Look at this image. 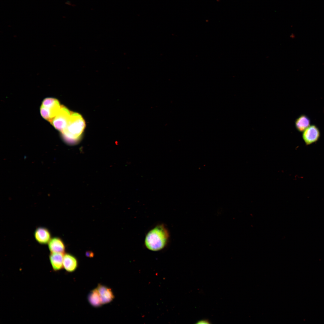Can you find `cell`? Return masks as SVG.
Masks as SVG:
<instances>
[{
  "mask_svg": "<svg viewBox=\"0 0 324 324\" xmlns=\"http://www.w3.org/2000/svg\"><path fill=\"white\" fill-rule=\"evenodd\" d=\"M64 254L50 253L49 256L50 261L53 270L57 272L63 268V259Z\"/></svg>",
  "mask_w": 324,
  "mask_h": 324,
  "instance_id": "9c48e42d",
  "label": "cell"
},
{
  "mask_svg": "<svg viewBox=\"0 0 324 324\" xmlns=\"http://www.w3.org/2000/svg\"><path fill=\"white\" fill-rule=\"evenodd\" d=\"M88 299L90 304L94 307H99L102 305L97 288L91 291L88 296Z\"/></svg>",
  "mask_w": 324,
  "mask_h": 324,
  "instance_id": "7c38bea8",
  "label": "cell"
},
{
  "mask_svg": "<svg viewBox=\"0 0 324 324\" xmlns=\"http://www.w3.org/2000/svg\"><path fill=\"white\" fill-rule=\"evenodd\" d=\"M78 266L76 258L73 255L68 253L64 254L63 259V268L67 272L74 271Z\"/></svg>",
  "mask_w": 324,
  "mask_h": 324,
  "instance_id": "30bf717a",
  "label": "cell"
},
{
  "mask_svg": "<svg viewBox=\"0 0 324 324\" xmlns=\"http://www.w3.org/2000/svg\"><path fill=\"white\" fill-rule=\"evenodd\" d=\"M48 244L50 253H64L65 245L61 238L58 237L52 238Z\"/></svg>",
  "mask_w": 324,
  "mask_h": 324,
  "instance_id": "ba28073f",
  "label": "cell"
},
{
  "mask_svg": "<svg viewBox=\"0 0 324 324\" xmlns=\"http://www.w3.org/2000/svg\"><path fill=\"white\" fill-rule=\"evenodd\" d=\"M170 237L169 231L163 224L158 225L150 230L145 239V244L148 250L158 251L164 248Z\"/></svg>",
  "mask_w": 324,
  "mask_h": 324,
  "instance_id": "6da1fadb",
  "label": "cell"
},
{
  "mask_svg": "<svg viewBox=\"0 0 324 324\" xmlns=\"http://www.w3.org/2000/svg\"><path fill=\"white\" fill-rule=\"evenodd\" d=\"M96 288L102 304L110 302L114 298V295L110 288L100 284H98Z\"/></svg>",
  "mask_w": 324,
  "mask_h": 324,
  "instance_id": "52a82bcc",
  "label": "cell"
},
{
  "mask_svg": "<svg viewBox=\"0 0 324 324\" xmlns=\"http://www.w3.org/2000/svg\"><path fill=\"white\" fill-rule=\"evenodd\" d=\"M34 235L36 241L39 244L42 245L48 244L52 238L50 230L43 226L37 228L34 231Z\"/></svg>",
  "mask_w": 324,
  "mask_h": 324,
  "instance_id": "8992f818",
  "label": "cell"
},
{
  "mask_svg": "<svg viewBox=\"0 0 324 324\" xmlns=\"http://www.w3.org/2000/svg\"><path fill=\"white\" fill-rule=\"evenodd\" d=\"M71 114L68 109L61 106L59 111L50 123L56 129L62 132L66 128Z\"/></svg>",
  "mask_w": 324,
  "mask_h": 324,
  "instance_id": "277c9868",
  "label": "cell"
},
{
  "mask_svg": "<svg viewBox=\"0 0 324 324\" xmlns=\"http://www.w3.org/2000/svg\"><path fill=\"white\" fill-rule=\"evenodd\" d=\"M85 126V121L79 114L71 113L68 124L62 132L63 139L67 143L75 144L80 141Z\"/></svg>",
  "mask_w": 324,
  "mask_h": 324,
  "instance_id": "7a4b0ae2",
  "label": "cell"
},
{
  "mask_svg": "<svg viewBox=\"0 0 324 324\" xmlns=\"http://www.w3.org/2000/svg\"><path fill=\"white\" fill-rule=\"evenodd\" d=\"M320 136V132L319 128L315 125H310L302 134V138L305 145H310L316 142Z\"/></svg>",
  "mask_w": 324,
  "mask_h": 324,
  "instance_id": "5b68a950",
  "label": "cell"
},
{
  "mask_svg": "<svg viewBox=\"0 0 324 324\" xmlns=\"http://www.w3.org/2000/svg\"><path fill=\"white\" fill-rule=\"evenodd\" d=\"M86 254L87 256L88 257H92L93 255V253L90 251L87 252Z\"/></svg>",
  "mask_w": 324,
  "mask_h": 324,
  "instance_id": "5bb4252c",
  "label": "cell"
},
{
  "mask_svg": "<svg viewBox=\"0 0 324 324\" xmlns=\"http://www.w3.org/2000/svg\"><path fill=\"white\" fill-rule=\"evenodd\" d=\"M61 106L59 102L56 99L46 98L44 100L40 108L41 115L43 118L51 122Z\"/></svg>",
  "mask_w": 324,
  "mask_h": 324,
  "instance_id": "3957f363",
  "label": "cell"
},
{
  "mask_svg": "<svg viewBox=\"0 0 324 324\" xmlns=\"http://www.w3.org/2000/svg\"><path fill=\"white\" fill-rule=\"evenodd\" d=\"M211 323L209 320L206 319L201 320L196 322L197 324H210Z\"/></svg>",
  "mask_w": 324,
  "mask_h": 324,
  "instance_id": "4fadbf2b",
  "label": "cell"
},
{
  "mask_svg": "<svg viewBox=\"0 0 324 324\" xmlns=\"http://www.w3.org/2000/svg\"><path fill=\"white\" fill-rule=\"evenodd\" d=\"M310 121L309 117L305 114H302L297 118L295 121L296 129L299 132H303L310 125Z\"/></svg>",
  "mask_w": 324,
  "mask_h": 324,
  "instance_id": "8fae6325",
  "label": "cell"
}]
</instances>
